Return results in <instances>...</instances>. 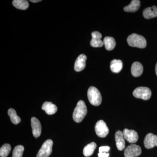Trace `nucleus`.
I'll list each match as a JSON object with an SVG mask.
<instances>
[{
  "label": "nucleus",
  "mask_w": 157,
  "mask_h": 157,
  "mask_svg": "<svg viewBox=\"0 0 157 157\" xmlns=\"http://www.w3.org/2000/svg\"><path fill=\"white\" fill-rule=\"evenodd\" d=\"M133 95L135 98L148 100L151 97V91L149 88L141 86L135 89L133 91Z\"/></svg>",
  "instance_id": "39448f33"
},
{
  "label": "nucleus",
  "mask_w": 157,
  "mask_h": 157,
  "mask_svg": "<svg viewBox=\"0 0 157 157\" xmlns=\"http://www.w3.org/2000/svg\"><path fill=\"white\" fill-rule=\"evenodd\" d=\"M31 2L33 3H37L39 2H41V0H30Z\"/></svg>",
  "instance_id": "bb28decb"
},
{
  "label": "nucleus",
  "mask_w": 157,
  "mask_h": 157,
  "mask_svg": "<svg viewBox=\"0 0 157 157\" xmlns=\"http://www.w3.org/2000/svg\"><path fill=\"white\" fill-rule=\"evenodd\" d=\"M110 147L108 146H102L99 148V152H108Z\"/></svg>",
  "instance_id": "393cba45"
},
{
  "label": "nucleus",
  "mask_w": 157,
  "mask_h": 157,
  "mask_svg": "<svg viewBox=\"0 0 157 157\" xmlns=\"http://www.w3.org/2000/svg\"><path fill=\"white\" fill-rule=\"evenodd\" d=\"M143 67L139 62H136L132 64L131 67V73L135 77H138L142 74Z\"/></svg>",
  "instance_id": "dca6fc26"
},
{
  "label": "nucleus",
  "mask_w": 157,
  "mask_h": 157,
  "mask_svg": "<svg viewBox=\"0 0 157 157\" xmlns=\"http://www.w3.org/2000/svg\"><path fill=\"white\" fill-rule=\"evenodd\" d=\"M87 111V108L84 101H79L73 111V120L76 123L81 122L86 116Z\"/></svg>",
  "instance_id": "f257e3e1"
},
{
  "label": "nucleus",
  "mask_w": 157,
  "mask_h": 157,
  "mask_svg": "<svg viewBox=\"0 0 157 157\" xmlns=\"http://www.w3.org/2000/svg\"><path fill=\"white\" fill-rule=\"evenodd\" d=\"M87 57L84 54H81L77 57L74 65V70L76 72H80L84 70L86 66Z\"/></svg>",
  "instance_id": "9b49d317"
},
{
  "label": "nucleus",
  "mask_w": 157,
  "mask_h": 157,
  "mask_svg": "<svg viewBox=\"0 0 157 157\" xmlns=\"http://www.w3.org/2000/svg\"><path fill=\"white\" fill-rule=\"evenodd\" d=\"M24 147L22 145H17L15 147L12 153V157H22Z\"/></svg>",
  "instance_id": "b1692460"
},
{
  "label": "nucleus",
  "mask_w": 157,
  "mask_h": 157,
  "mask_svg": "<svg viewBox=\"0 0 157 157\" xmlns=\"http://www.w3.org/2000/svg\"><path fill=\"white\" fill-rule=\"evenodd\" d=\"M105 48L108 51L112 50L116 46V42L114 38L111 37H106L103 40Z\"/></svg>",
  "instance_id": "6ab92c4d"
},
{
  "label": "nucleus",
  "mask_w": 157,
  "mask_h": 157,
  "mask_svg": "<svg viewBox=\"0 0 157 157\" xmlns=\"http://www.w3.org/2000/svg\"><path fill=\"white\" fill-rule=\"evenodd\" d=\"M92 39L90 41L91 46L93 47H101L104 45L103 41L101 40L102 35L99 32L95 31L91 34Z\"/></svg>",
  "instance_id": "f8f14e48"
},
{
  "label": "nucleus",
  "mask_w": 157,
  "mask_h": 157,
  "mask_svg": "<svg viewBox=\"0 0 157 157\" xmlns=\"http://www.w3.org/2000/svg\"><path fill=\"white\" fill-rule=\"evenodd\" d=\"M97 147V144L95 142H91L85 147L83 150V155L85 157H90L94 153Z\"/></svg>",
  "instance_id": "aec40b11"
},
{
  "label": "nucleus",
  "mask_w": 157,
  "mask_h": 157,
  "mask_svg": "<svg viewBox=\"0 0 157 157\" xmlns=\"http://www.w3.org/2000/svg\"><path fill=\"white\" fill-rule=\"evenodd\" d=\"M87 97L89 101L92 105L98 106L102 102V96L98 89L94 86H90L88 90Z\"/></svg>",
  "instance_id": "7ed1b4c3"
},
{
  "label": "nucleus",
  "mask_w": 157,
  "mask_h": 157,
  "mask_svg": "<svg viewBox=\"0 0 157 157\" xmlns=\"http://www.w3.org/2000/svg\"><path fill=\"white\" fill-rule=\"evenodd\" d=\"M143 15L144 17L147 19L157 17V7L155 6H153L152 7L146 8L143 11Z\"/></svg>",
  "instance_id": "2eb2a0df"
},
{
  "label": "nucleus",
  "mask_w": 157,
  "mask_h": 157,
  "mask_svg": "<svg viewBox=\"0 0 157 157\" xmlns=\"http://www.w3.org/2000/svg\"><path fill=\"white\" fill-rule=\"evenodd\" d=\"M11 150V145L8 144H4L0 149V156L7 157L9 155Z\"/></svg>",
  "instance_id": "5701e85b"
},
{
  "label": "nucleus",
  "mask_w": 157,
  "mask_h": 157,
  "mask_svg": "<svg viewBox=\"0 0 157 157\" xmlns=\"http://www.w3.org/2000/svg\"><path fill=\"white\" fill-rule=\"evenodd\" d=\"M110 68L113 73H118L123 68V63L121 60L113 59L110 63Z\"/></svg>",
  "instance_id": "a211bd4d"
},
{
  "label": "nucleus",
  "mask_w": 157,
  "mask_h": 157,
  "mask_svg": "<svg viewBox=\"0 0 157 157\" xmlns=\"http://www.w3.org/2000/svg\"><path fill=\"white\" fill-rule=\"evenodd\" d=\"M115 139L116 144L118 149L119 151L123 150L125 147V143L123 132L118 131L116 132Z\"/></svg>",
  "instance_id": "ddd939ff"
},
{
  "label": "nucleus",
  "mask_w": 157,
  "mask_h": 157,
  "mask_svg": "<svg viewBox=\"0 0 157 157\" xmlns=\"http://www.w3.org/2000/svg\"><path fill=\"white\" fill-rule=\"evenodd\" d=\"M42 109L45 110L48 115H52L57 111V107L56 105L52 104V102H45L42 104Z\"/></svg>",
  "instance_id": "4468645a"
},
{
  "label": "nucleus",
  "mask_w": 157,
  "mask_h": 157,
  "mask_svg": "<svg viewBox=\"0 0 157 157\" xmlns=\"http://www.w3.org/2000/svg\"><path fill=\"white\" fill-rule=\"evenodd\" d=\"M12 4L15 8L20 10H26L29 7V3L25 0H14Z\"/></svg>",
  "instance_id": "412c9836"
},
{
  "label": "nucleus",
  "mask_w": 157,
  "mask_h": 157,
  "mask_svg": "<svg viewBox=\"0 0 157 157\" xmlns=\"http://www.w3.org/2000/svg\"><path fill=\"white\" fill-rule=\"evenodd\" d=\"M53 141L48 139L44 142L39 150L36 157H48L52 152Z\"/></svg>",
  "instance_id": "20e7f679"
},
{
  "label": "nucleus",
  "mask_w": 157,
  "mask_h": 157,
  "mask_svg": "<svg viewBox=\"0 0 157 157\" xmlns=\"http://www.w3.org/2000/svg\"><path fill=\"white\" fill-rule=\"evenodd\" d=\"M98 155L99 157H108L109 154L107 152H99Z\"/></svg>",
  "instance_id": "a878e982"
},
{
  "label": "nucleus",
  "mask_w": 157,
  "mask_h": 157,
  "mask_svg": "<svg viewBox=\"0 0 157 157\" xmlns=\"http://www.w3.org/2000/svg\"><path fill=\"white\" fill-rule=\"evenodd\" d=\"M155 73L157 76V63L156 64V65L155 66Z\"/></svg>",
  "instance_id": "cd10ccee"
},
{
  "label": "nucleus",
  "mask_w": 157,
  "mask_h": 157,
  "mask_svg": "<svg viewBox=\"0 0 157 157\" xmlns=\"http://www.w3.org/2000/svg\"><path fill=\"white\" fill-rule=\"evenodd\" d=\"M144 143L147 149H151L157 146V135L149 133L144 138Z\"/></svg>",
  "instance_id": "1a4fd4ad"
},
{
  "label": "nucleus",
  "mask_w": 157,
  "mask_h": 157,
  "mask_svg": "<svg viewBox=\"0 0 157 157\" xmlns=\"http://www.w3.org/2000/svg\"><path fill=\"white\" fill-rule=\"evenodd\" d=\"M140 6V1L139 0H133L130 5L125 6L124 10L126 12H135L138 11Z\"/></svg>",
  "instance_id": "f3484780"
},
{
  "label": "nucleus",
  "mask_w": 157,
  "mask_h": 157,
  "mask_svg": "<svg viewBox=\"0 0 157 157\" xmlns=\"http://www.w3.org/2000/svg\"><path fill=\"white\" fill-rule=\"evenodd\" d=\"M141 153V147L135 144L127 147L124 152L125 157H137L140 155Z\"/></svg>",
  "instance_id": "0eeeda50"
},
{
  "label": "nucleus",
  "mask_w": 157,
  "mask_h": 157,
  "mask_svg": "<svg viewBox=\"0 0 157 157\" xmlns=\"http://www.w3.org/2000/svg\"><path fill=\"white\" fill-rule=\"evenodd\" d=\"M31 126L34 137L36 138L39 137L41 135L42 127L39 120L35 117H32L31 119Z\"/></svg>",
  "instance_id": "9d476101"
},
{
  "label": "nucleus",
  "mask_w": 157,
  "mask_h": 157,
  "mask_svg": "<svg viewBox=\"0 0 157 157\" xmlns=\"http://www.w3.org/2000/svg\"><path fill=\"white\" fill-rule=\"evenodd\" d=\"M8 114L11 121L14 124H17L21 122L20 118L17 115L16 111L13 108H10L8 110Z\"/></svg>",
  "instance_id": "4be33fe9"
},
{
  "label": "nucleus",
  "mask_w": 157,
  "mask_h": 157,
  "mask_svg": "<svg viewBox=\"0 0 157 157\" xmlns=\"http://www.w3.org/2000/svg\"><path fill=\"white\" fill-rule=\"evenodd\" d=\"M127 42L130 46L140 48H145L147 42L145 38L140 35L134 33L127 38Z\"/></svg>",
  "instance_id": "f03ea898"
},
{
  "label": "nucleus",
  "mask_w": 157,
  "mask_h": 157,
  "mask_svg": "<svg viewBox=\"0 0 157 157\" xmlns=\"http://www.w3.org/2000/svg\"><path fill=\"white\" fill-rule=\"evenodd\" d=\"M124 138L130 143H135L138 139V134L133 130L124 129L123 132Z\"/></svg>",
  "instance_id": "6e6552de"
},
{
  "label": "nucleus",
  "mask_w": 157,
  "mask_h": 157,
  "mask_svg": "<svg viewBox=\"0 0 157 157\" xmlns=\"http://www.w3.org/2000/svg\"><path fill=\"white\" fill-rule=\"evenodd\" d=\"M95 130L97 135L101 138L106 137L109 132L106 123L103 120L98 121L95 126Z\"/></svg>",
  "instance_id": "423d86ee"
}]
</instances>
